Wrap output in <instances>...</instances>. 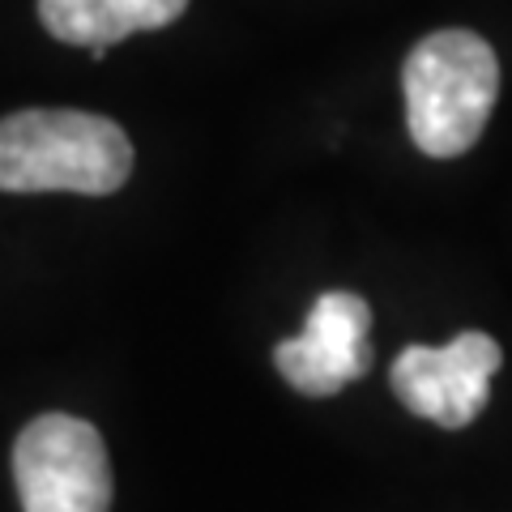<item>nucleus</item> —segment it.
<instances>
[{
    "mask_svg": "<svg viewBox=\"0 0 512 512\" xmlns=\"http://www.w3.org/2000/svg\"><path fill=\"white\" fill-rule=\"evenodd\" d=\"M133 171L128 133L94 111L30 107L0 120V192H120Z\"/></svg>",
    "mask_w": 512,
    "mask_h": 512,
    "instance_id": "f257e3e1",
    "label": "nucleus"
},
{
    "mask_svg": "<svg viewBox=\"0 0 512 512\" xmlns=\"http://www.w3.org/2000/svg\"><path fill=\"white\" fill-rule=\"evenodd\" d=\"M406 128L427 158L466 154L500 99V60L474 30H436L410 47L406 69Z\"/></svg>",
    "mask_w": 512,
    "mask_h": 512,
    "instance_id": "f03ea898",
    "label": "nucleus"
},
{
    "mask_svg": "<svg viewBox=\"0 0 512 512\" xmlns=\"http://www.w3.org/2000/svg\"><path fill=\"white\" fill-rule=\"evenodd\" d=\"M13 483L22 512H107V444L77 414H39L13 444Z\"/></svg>",
    "mask_w": 512,
    "mask_h": 512,
    "instance_id": "7ed1b4c3",
    "label": "nucleus"
},
{
    "mask_svg": "<svg viewBox=\"0 0 512 512\" xmlns=\"http://www.w3.org/2000/svg\"><path fill=\"white\" fill-rule=\"evenodd\" d=\"M504 350L491 333L466 329L448 346H406L397 355L389 384L410 414L436 427H470L491 397V376L500 372Z\"/></svg>",
    "mask_w": 512,
    "mask_h": 512,
    "instance_id": "20e7f679",
    "label": "nucleus"
},
{
    "mask_svg": "<svg viewBox=\"0 0 512 512\" xmlns=\"http://www.w3.org/2000/svg\"><path fill=\"white\" fill-rule=\"evenodd\" d=\"M274 367L303 397H333L372 367V308L363 295L325 291L299 338L274 346Z\"/></svg>",
    "mask_w": 512,
    "mask_h": 512,
    "instance_id": "39448f33",
    "label": "nucleus"
},
{
    "mask_svg": "<svg viewBox=\"0 0 512 512\" xmlns=\"http://www.w3.org/2000/svg\"><path fill=\"white\" fill-rule=\"evenodd\" d=\"M188 9V0H39V22L47 35L86 47L99 60L111 43L137 30H163Z\"/></svg>",
    "mask_w": 512,
    "mask_h": 512,
    "instance_id": "423d86ee",
    "label": "nucleus"
}]
</instances>
